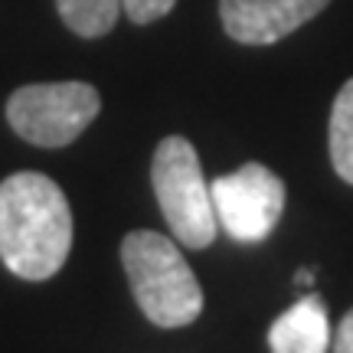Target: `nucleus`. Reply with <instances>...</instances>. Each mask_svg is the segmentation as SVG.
Masks as SVG:
<instances>
[{
  "label": "nucleus",
  "instance_id": "20e7f679",
  "mask_svg": "<svg viewBox=\"0 0 353 353\" xmlns=\"http://www.w3.org/2000/svg\"><path fill=\"white\" fill-rule=\"evenodd\" d=\"M101 112V95L88 82H43L17 88L7 101V121L37 148H65Z\"/></svg>",
  "mask_w": 353,
  "mask_h": 353
},
{
  "label": "nucleus",
  "instance_id": "0eeeda50",
  "mask_svg": "<svg viewBox=\"0 0 353 353\" xmlns=\"http://www.w3.org/2000/svg\"><path fill=\"white\" fill-rule=\"evenodd\" d=\"M334 334H330L327 304L321 294H304L278 314L268 330V350L272 353H327Z\"/></svg>",
  "mask_w": 353,
  "mask_h": 353
},
{
  "label": "nucleus",
  "instance_id": "f257e3e1",
  "mask_svg": "<svg viewBox=\"0 0 353 353\" xmlns=\"http://www.w3.org/2000/svg\"><path fill=\"white\" fill-rule=\"evenodd\" d=\"M72 213L56 180L37 170L0 183V259L13 275L46 281L69 259Z\"/></svg>",
  "mask_w": 353,
  "mask_h": 353
},
{
  "label": "nucleus",
  "instance_id": "39448f33",
  "mask_svg": "<svg viewBox=\"0 0 353 353\" xmlns=\"http://www.w3.org/2000/svg\"><path fill=\"white\" fill-rule=\"evenodd\" d=\"M216 223L236 242H262L285 213V183L265 164H245L210 183Z\"/></svg>",
  "mask_w": 353,
  "mask_h": 353
},
{
  "label": "nucleus",
  "instance_id": "9b49d317",
  "mask_svg": "<svg viewBox=\"0 0 353 353\" xmlns=\"http://www.w3.org/2000/svg\"><path fill=\"white\" fill-rule=\"evenodd\" d=\"M334 353H353V307L343 314L341 327H337V334H334Z\"/></svg>",
  "mask_w": 353,
  "mask_h": 353
},
{
  "label": "nucleus",
  "instance_id": "f8f14e48",
  "mask_svg": "<svg viewBox=\"0 0 353 353\" xmlns=\"http://www.w3.org/2000/svg\"><path fill=\"white\" fill-rule=\"evenodd\" d=\"M294 281H298V285H314V268H301V272L294 275Z\"/></svg>",
  "mask_w": 353,
  "mask_h": 353
},
{
  "label": "nucleus",
  "instance_id": "6e6552de",
  "mask_svg": "<svg viewBox=\"0 0 353 353\" xmlns=\"http://www.w3.org/2000/svg\"><path fill=\"white\" fill-rule=\"evenodd\" d=\"M330 164L341 180L353 183V79L337 92L330 108Z\"/></svg>",
  "mask_w": 353,
  "mask_h": 353
},
{
  "label": "nucleus",
  "instance_id": "423d86ee",
  "mask_svg": "<svg viewBox=\"0 0 353 353\" xmlns=\"http://www.w3.org/2000/svg\"><path fill=\"white\" fill-rule=\"evenodd\" d=\"M327 3L330 0H219V17L236 43L268 46L314 20Z\"/></svg>",
  "mask_w": 353,
  "mask_h": 353
},
{
  "label": "nucleus",
  "instance_id": "7ed1b4c3",
  "mask_svg": "<svg viewBox=\"0 0 353 353\" xmlns=\"http://www.w3.org/2000/svg\"><path fill=\"white\" fill-rule=\"evenodd\" d=\"M154 193L161 203L167 226L187 249H206L219 232L213 210V193L200 170V157L187 138H164L151 164Z\"/></svg>",
  "mask_w": 353,
  "mask_h": 353
},
{
  "label": "nucleus",
  "instance_id": "9d476101",
  "mask_svg": "<svg viewBox=\"0 0 353 353\" xmlns=\"http://www.w3.org/2000/svg\"><path fill=\"white\" fill-rule=\"evenodd\" d=\"M176 0H121V10L128 13V20L134 23H154L164 13L174 10Z\"/></svg>",
  "mask_w": 353,
  "mask_h": 353
},
{
  "label": "nucleus",
  "instance_id": "f03ea898",
  "mask_svg": "<svg viewBox=\"0 0 353 353\" xmlns=\"http://www.w3.org/2000/svg\"><path fill=\"white\" fill-rule=\"evenodd\" d=\"M121 265L134 301L157 327H187L203 311V288L174 239L138 229L121 242Z\"/></svg>",
  "mask_w": 353,
  "mask_h": 353
},
{
  "label": "nucleus",
  "instance_id": "1a4fd4ad",
  "mask_svg": "<svg viewBox=\"0 0 353 353\" xmlns=\"http://www.w3.org/2000/svg\"><path fill=\"white\" fill-rule=\"evenodd\" d=\"M63 23L79 37H105L121 13V0H56Z\"/></svg>",
  "mask_w": 353,
  "mask_h": 353
}]
</instances>
